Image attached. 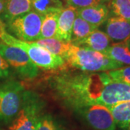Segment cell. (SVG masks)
<instances>
[{"label":"cell","mask_w":130,"mask_h":130,"mask_svg":"<svg viewBox=\"0 0 130 130\" xmlns=\"http://www.w3.org/2000/svg\"><path fill=\"white\" fill-rule=\"evenodd\" d=\"M23 84L9 79L0 84V121L11 124L17 117L23 103Z\"/></svg>","instance_id":"277c9868"},{"label":"cell","mask_w":130,"mask_h":130,"mask_svg":"<svg viewBox=\"0 0 130 130\" xmlns=\"http://www.w3.org/2000/svg\"><path fill=\"white\" fill-rule=\"evenodd\" d=\"M126 101H130V85L111 81L105 86L98 104L109 108Z\"/></svg>","instance_id":"9c48e42d"},{"label":"cell","mask_w":130,"mask_h":130,"mask_svg":"<svg viewBox=\"0 0 130 130\" xmlns=\"http://www.w3.org/2000/svg\"><path fill=\"white\" fill-rule=\"evenodd\" d=\"M43 106V100L37 93L25 90L20 111L12 122L10 130L33 129Z\"/></svg>","instance_id":"8992f818"},{"label":"cell","mask_w":130,"mask_h":130,"mask_svg":"<svg viewBox=\"0 0 130 130\" xmlns=\"http://www.w3.org/2000/svg\"><path fill=\"white\" fill-rule=\"evenodd\" d=\"M77 14L90 24L99 27L109 18L110 10L106 4L77 9Z\"/></svg>","instance_id":"4fadbf2b"},{"label":"cell","mask_w":130,"mask_h":130,"mask_svg":"<svg viewBox=\"0 0 130 130\" xmlns=\"http://www.w3.org/2000/svg\"><path fill=\"white\" fill-rule=\"evenodd\" d=\"M107 5L110 14L130 21V0H109Z\"/></svg>","instance_id":"44dd1931"},{"label":"cell","mask_w":130,"mask_h":130,"mask_svg":"<svg viewBox=\"0 0 130 130\" xmlns=\"http://www.w3.org/2000/svg\"><path fill=\"white\" fill-rule=\"evenodd\" d=\"M96 29H98V27L90 24L87 21L77 15V17L74 19L72 27L70 43H73L74 42L83 39Z\"/></svg>","instance_id":"d6986e66"},{"label":"cell","mask_w":130,"mask_h":130,"mask_svg":"<svg viewBox=\"0 0 130 130\" xmlns=\"http://www.w3.org/2000/svg\"><path fill=\"white\" fill-rule=\"evenodd\" d=\"M4 9H5V1L0 0V17L4 12Z\"/></svg>","instance_id":"484cf974"},{"label":"cell","mask_w":130,"mask_h":130,"mask_svg":"<svg viewBox=\"0 0 130 130\" xmlns=\"http://www.w3.org/2000/svg\"><path fill=\"white\" fill-rule=\"evenodd\" d=\"M113 43L109 37L101 30L96 29L83 39L74 42L72 44L79 47H85L93 51L104 53Z\"/></svg>","instance_id":"7c38bea8"},{"label":"cell","mask_w":130,"mask_h":130,"mask_svg":"<svg viewBox=\"0 0 130 130\" xmlns=\"http://www.w3.org/2000/svg\"><path fill=\"white\" fill-rule=\"evenodd\" d=\"M38 130H64L50 114H41L36 122Z\"/></svg>","instance_id":"7402d4cb"},{"label":"cell","mask_w":130,"mask_h":130,"mask_svg":"<svg viewBox=\"0 0 130 130\" xmlns=\"http://www.w3.org/2000/svg\"><path fill=\"white\" fill-rule=\"evenodd\" d=\"M129 130H130V124H129Z\"/></svg>","instance_id":"83f0119b"},{"label":"cell","mask_w":130,"mask_h":130,"mask_svg":"<svg viewBox=\"0 0 130 130\" xmlns=\"http://www.w3.org/2000/svg\"><path fill=\"white\" fill-rule=\"evenodd\" d=\"M108 2L109 0H67V4L68 6L78 9L106 4Z\"/></svg>","instance_id":"cb8c5ba5"},{"label":"cell","mask_w":130,"mask_h":130,"mask_svg":"<svg viewBox=\"0 0 130 130\" xmlns=\"http://www.w3.org/2000/svg\"><path fill=\"white\" fill-rule=\"evenodd\" d=\"M103 54L124 66H130V51L126 46L125 42L112 43Z\"/></svg>","instance_id":"e0dca14e"},{"label":"cell","mask_w":130,"mask_h":130,"mask_svg":"<svg viewBox=\"0 0 130 130\" xmlns=\"http://www.w3.org/2000/svg\"><path fill=\"white\" fill-rule=\"evenodd\" d=\"M112 81L130 85V66L106 72Z\"/></svg>","instance_id":"603a6c76"},{"label":"cell","mask_w":130,"mask_h":130,"mask_svg":"<svg viewBox=\"0 0 130 130\" xmlns=\"http://www.w3.org/2000/svg\"><path fill=\"white\" fill-rule=\"evenodd\" d=\"M125 44L126 47L128 48V49H129V51H130V37L126 40L125 41Z\"/></svg>","instance_id":"4316f807"},{"label":"cell","mask_w":130,"mask_h":130,"mask_svg":"<svg viewBox=\"0 0 130 130\" xmlns=\"http://www.w3.org/2000/svg\"><path fill=\"white\" fill-rule=\"evenodd\" d=\"M34 43L38 46L44 48L45 49L51 52V54L60 56L64 59L71 44V43L61 41L55 38L41 39L38 40Z\"/></svg>","instance_id":"2e32d148"},{"label":"cell","mask_w":130,"mask_h":130,"mask_svg":"<svg viewBox=\"0 0 130 130\" xmlns=\"http://www.w3.org/2000/svg\"><path fill=\"white\" fill-rule=\"evenodd\" d=\"M116 126L122 129L129 128L130 124V101L117 103L108 108Z\"/></svg>","instance_id":"9a60e30c"},{"label":"cell","mask_w":130,"mask_h":130,"mask_svg":"<svg viewBox=\"0 0 130 130\" xmlns=\"http://www.w3.org/2000/svg\"><path fill=\"white\" fill-rule=\"evenodd\" d=\"M32 10L41 15L49 12H60L64 8L62 0H31Z\"/></svg>","instance_id":"ffe728a7"},{"label":"cell","mask_w":130,"mask_h":130,"mask_svg":"<svg viewBox=\"0 0 130 130\" xmlns=\"http://www.w3.org/2000/svg\"><path fill=\"white\" fill-rule=\"evenodd\" d=\"M10 67L6 61L0 55V79H3L9 77Z\"/></svg>","instance_id":"d4e9b609"},{"label":"cell","mask_w":130,"mask_h":130,"mask_svg":"<svg viewBox=\"0 0 130 130\" xmlns=\"http://www.w3.org/2000/svg\"><path fill=\"white\" fill-rule=\"evenodd\" d=\"M0 40L9 46H16L25 51L32 62L45 71L65 70L66 62L60 56L54 55L34 42L20 41L9 34L5 29V23L0 19Z\"/></svg>","instance_id":"7a4b0ae2"},{"label":"cell","mask_w":130,"mask_h":130,"mask_svg":"<svg viewBox=\"0 0 130 130\" xmlns=\"http://www.w3.org/2000/svg\"><path fill=\"white\" fill-rule=\"evenodd\" d=\"M64 61L70 67L86 72H102L124 67L103 53L72 43L70 44Z\"/></svg>","instance_id":"3957f363"},{"label":"cell","mask_w":130,"mask_h":130,"mask_svg":"<svg viewBox=\"0 0 130 130\" xmlns=\"http://www.w3.org/2000/svg\"><path fill=\"white\" fill-rule=\"evenodd\" d=\"M43 18V15L31 10L5 23V29L20 41L35 42L39 40Z\"/></svg>","instance_id":"5b68a950"},{"label":"cell","mask_w":130,"mask_h":130,"mask_svg":"<svg viewBox=\"0 0 130 130\" xmlns=\"http://www.w3.org/2000/svg\"><path fill=\"white\" fill-rule=\"evenodd\" d=\"M49 91L56 100L75 111L98 104L105 86L111 82L106 72L58 71L46 79Z\"/></svg>","instance_id":"6da1fadb"},{"label":"cell","mask_w":130,"mask_h":130,"mask_svg":"<svg viewBox=\"0 0 130 130\" xmlns=\"http://www.w3.org/2000/svg\"><path fill=\"white\" fill-rule=\"evenodd\" d=\"M5 9L0 19L7 23L32 10L31 0H4Z\"/></svg>","instance_id":"5bb4252c"},{"label":"cell","mask_w":130,"mask_h":130,"mask_svg":"<svg viewBox=\"0 0 130 130\" xmlns=\"http://www.w3.org/2000/svg\"><path fill=\"white\" fill-rule=\"evenodd\" d=\"M103 32L113 43L125 42L130 37V21L117 16L109 17L104 23Z\"/></svg>","instance_id":"30bf717a"},{"label":"cell","mask_w":130,"mask_h":130,"mask_svg":"<svg viewBox=\"0 0 130 130\" xmlns=\"http://www.w3.org/2000/svg\"><path fill=\"white\" fill-rule=\"evenodd\" d=\"M77 15V9L70 6H67L61 11L57 22L55 38L61 41L70 43L72 27Z\"/></svg>","instance_id":"8fae6325"},{"label":"cell","mask_w":130,"mask_h":130,"mask_svg":"<svg viewBox=\"0 0 130 130\" xmlns=\"http://www.w3.org/2000/svg\"><path fill=\"white\" fill-rule=\"evenodd\" d=\"M60 12H49L43 15L39 40L56 37L57 22Z\"/></svg>","instance_id":"ac0fdd59"},{"label":"cell","mask_w":130,"mask_h":130,"mask_svg":"<svg viewBox=\"0 0 130 130\" xmlns=\"http://www.w3.org/2000/svg\"><path fill=\"white\" fill-rule=\"evenodd\" d=\"M0 55L20 79L31 80L39 74L38 67L25 51L18 47L0 42Z\"/></svg>","instance_id":"52a82bcc"},{"label":"cell","mask_w":130,"mask_h":130,"mask_svg":"<svg viewBox=\"0 0 130 130\" xmlns=\"http://www.w3.org/2000/svg\"><path fill=\"white\" fill-rule=\"evenodd\" d=\"M89 126L94 130H116V125L107 107L95 104L77 111Z\"/></svg>","instance_id":"ba28073f"}]
</instances>
